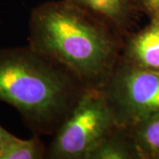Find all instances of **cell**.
Wrapping results in <instances>:
<instances>
[{"label":"cell","instance_id":"3","mask_svg":"<svg viewBox=\"0 0 159 159\" xmlns=\"http://www.w3.org/2000/svg\"><path fill=\"white\" fill-rule=\"evenodd\" d=\"M119 126L102 91L88 89L53 134L46 158L88 159L91 151Z\"/></svg>","mask_w":159,"mask_h":159},{"label":"cell","instance_id":"9","mask_svg":"<svg viewBox=\"0 0 159 159\" xmlns=\"http://www.w3.org/2000/svg\"><path fill=\"white\" fill-rule=\"evenodd\" d=\"M141 158H159V114L129 129Z\"/></svg>","mask_w":159,"mask_h":159},{"label":"cell","instance_id":"4","mask_svg":"<svg viewBox=\"0 0 159 159\" xmlns=\"http://www.w3.org/2000/svg\"><path fill=\"white\" fill-rule=\"evenodd\" d=\"M101 91L119 126L131 129L159 114V72L120 57Z\"/></svg>","mask_w":159,"mask_h":159},{"label":"cell","instance_id":"11","mask_svg":"<svg viewBox=\"0 0 159 159\" xmlns=\"http://www.w3.org/2000/svg\"><path fill=\"white\" fill-rule=\"evenodd\" d=\"M10 134V133L7 130H6L2 125H0V148H2L4 142L6 140V138Z\"/></svg>","mask_w":159,"mask_h":159},{"label":"cell","instance_id":"6","mask_svg":"<svg viewBox=\"0 0 159 159\" xmlns=\"http://www.w3.org/2000/svg\"><path fill=\"white\" fill-rule=\"evenodd\" d=\"M89 11L107 23L124 37L130 29L137 11L134 0H64Z\"/></svg>","mask_w":159,"mask_h":159},{"label":"cell","instance_id":"5","mask_svg":"<svg viewBox=\"0 0 159 159\" xmlns=\"http://www.w3.org/2000/svg\"><path fill=\"white\" fill-rule=\"evenodd\" d=\"M121 57L138 67L159 72V20L125 36Z\"/></svg>","mask_w":159,"mask_h":159},{"label":"cell","instance_id":"1","mask_svg":"<svg viewBox=\"0 0 159 159\" xmlns=\"http://www.w3.org/2000/svg\"><path fill=\"white\" fill-rule=\"evenodd\" d=\"M29 27V45L66 67L87 89L101 90L122 54V34L64 0L34 7Z\"/></svg>","mask_w":159,"mask_h":159},{"label":"cell","instance_id":"7","mask_svg":"<svg viewBox=\"0 0 159 159\" xmlns=\"http://www.w3.org/2000/svg\"><path fill=\"white\" fill-rule=\"evenodd\" d=\"M141 156L129 129L119 126L94 148L88 159H139Z\"/></svg>","mask_w":159,"mask_h":159},{"label":"cell","instance_id":"10","mask_svg":"<svg viewBox=\"0 0 159 159\" xmlns=\"http://www.w3.org/2000/svg\"><path fill=\"white\" fill-rule=\"evenodd\" d=\"M137 11H144L155 20H159V0H134Z\"/></svg>","mask_w":159,"mask_h":159},{"label":"cell","instance_id":"2","mask_svg":"<svg viewBox=\"0 0 159 159\" xmlns=\"http://www.w3.org/2000/svg\"><path fill=\"white\" fill-rule=\"evenodd\" d=\"M88 89L60 63L27 45L0 50V101L35 135H53Z\"/></svg>","mask_w":159,"mask_h":159},{"label":"cell","instance_id":"8","mask_svg":"<svg viewBox=\"0 0 159 159\" xmlns=\"http://www.w3.org/2000/svg\"><path fill=\"white\" fill-rule=\"evenodd\" d=\"M47 148L39 135L34 134L29 140L20 139L10 134L0 148V159L46 158Z\"/></svg>","mask_w":159,"mask_h":159}]
</instances>
